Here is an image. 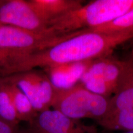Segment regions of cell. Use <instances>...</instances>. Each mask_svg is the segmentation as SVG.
I'll return each instance as SVG.
<instances>
[{"instance_id": "277c9868", "label": "cell", "mask_w": 133, "mask_h": 133, "mask_svg": "<svg viewBox=\"0 0 133 133\" xmlns=\"http://www.w3.org/2000/svg\"><path fill=\"white\" fill-rule=\"evenodd\" d=\"M109 101V98L91 92L78 83L70 89H56L51 107L75 120L90 118L97 121L107 112Z\"/></svg>"}, {"instance_id": "5b68a950", "label": "cell", "mask_w": 133, "mask_h": 133, "mask_svg": "<svg viewBox=\"0 0 133 133\" xmlns=\"http://www.w3.org/2000/svg\"><path fill=\"white\" fill-rule=\"evenodd\" d=\"M4 78L16 85L24 93L37 113L51 107L56 89L45 72L33 69Z\"/></svg>"}, {"instance_id": "4fadbf2b", "label": "cell", "mask_w": 133, "mask_h": 133, "mask_svg": "<svg viewBox=\"0 0 133 133\" xmlns=\"http://www.w3.org/2000/svg\"><path fill=\"white\" fill-rule=\"evenodd\" d=\"M88 31L104 33L133 31V8L107 24Z\"/></svg>"}, {"instance_id": "8fae6325", "label": "cell", "mask_w": 133, "mask_h": 133, "mask_svg": "<svg viewBox=\"0 0 133 133\" xmlns=\"http://www.w3.org/2000/svg\"><path fill=\"white\" fill-rule=\"evenodd\" d=\"M29 2L47 24L84 4L80 0H29Z\"/></svg>"}, {"instance_id": "8992f818", "label": "cell", "mask_w": 133, "mask_h": 133, "mask_svg": "<svg viewBox=\"0 0 133 133\" xmlns=\"http://www.w3.org/2000/svg\"><path fill=\"white\" fill-rule=\"evenodd\" d=\"M73 35L59 37L48 29L44 31H34L1 25L0 48L36 52L54 46Z\"/></svg>"}, {"instance_id": "7c38bea8", "label": "cell", "mask_w": 133, "mask_h": 133, "mask_svg": "<svg viewBox=\"0 0 133 133\" xmlns=\"http://www.w3.org/2000/svg\"><path fill=\"white\" fill-rule=\"evenodd\" d=\"M4 81L7 83L12 96L18 119L19 121H26L29 123L36 117L38 113L34 109L29 98L17 86L12 83L8 82L5 79Z\"/></svg>"}, {"instance_id": "2e32d148", "label": "cell", "mask_w": 133, "mask_h": 133, "mask_svg": "<svg viewBox=\"0 0 133 133\" xmlns=\"http://www.w3.org/2000/svg\"><path fill=\"white\" fill-rule=\"evenodd\" d=\"M0 133H26L25 129H21L18 125L9 123L0 118Z\"/></svg>"}, {"instance_id": "30bf717a", "label": "cell", "mask_w": 133, "mask_h": 133, "mask_svg": "<svg viewBox=\"0 0 133 133\" xmlns=\"http://www.w3.org/2000/svg\"><path fill=\"white\" fill-rule=\"evenodd\" d=\"M91 61L51 66L44 69V72L47 74L55 89L65 90L79 83Z\"/></svg>"}, {"instance_id": "3957f363", "label": "cell", "mask_w": 133, "mask_h": 133, "mask_svg": "<svg viewBox=\"0 0 133 133\" xmlns=\"http://www.w3.org/2000/svg\"><path fill=\"white\" fill-rule=\"evenodd\" d=\"M79 83L91 92L110 98L133 83V59L121 61L109 56L93 60Z\"/></svg>"}, {"instance_id": "7a4b0ae2", "label": "cell", "mask_w": 133, "mask_h": 133, "mask_svg": "<svg viewBox=\"0 0 133 133\" xmlns=\"http://www.w3.org/2000/svg\"><path fill=\"white\" fill-rule=\"evenodd\" d=\"M133 8V0H95L50 21L48 29L64 37L107 24Z\"/></svg>"}, {"instance_id": "e0dca14e", "label": "cell", "mask_w": 133, "mask_h": 133, "mask_svg": "<svg viewBox=\"0 0 133 133\" xmlns=\"http://www.w3.org/2000/svg\"><path fill=\"white\" fill-rule=\"evenodd\" d=\"M4 83V78L3 77H1V76H0V88H1V86L3 84V83Z\"/></svg>"}, {"instance_id": "d6986e66", "label": "cell", "mask_w": 133, "mask_h": 133, "mask_svg": "<svg viewBox=\"0 0 133 133\" xmlns=\"http://www.w3.org/2000/svg\"><path fill=\"white\" fill-rule=\"evenodd\" d=\"M2 25V24H0V25Z\"/></svg>"}, {"instance_id": "5bb4252c", "label": "cell", "mask_w": 133, "mask_h": 133, "mask_svg": "<svg viewBox=\"0 0 133 133\" xmlns=\"http://www.w3.org/2000/svg\"><path fill=\"white\" fill-rule=\"evenodd\" d=\"M0 118L14 125H18L20 122L13 104L11 92L5 81L0 88Z\"/></svg>"}, {"instance_id": "ba28073f", "label": "cell", "mask_w": 133, "mask_h": 133, "mask_svg": "<svg viewBox=\"0 0 133 133\" xmlns=\"http://www.w3.org/2000/svg\"><path fill=\"white\" fill-rule=\"evenodd\" d=\"M0 24L34 31L47 30L48 24L29 1H0Z\"/></svg>"}, {"instance_id": "9a60e30c", "label": "cell", "mask_w": 133, "mask_h": 133, "mask_svg": "<svg viewBox=\"0 0 133 133\" xmlns=\"http://www.w3.org/2000/svg\"><path fill=\"white\" fill-rule=\"evenodd\" d=\"M33 52H34L24 50L0 48V71L17 58Z\"/></svg>"}, {"instance_id": "6da1fadb", "label": "cell", "mask_w": 133, "mask_h": 133, "mask_svg": "<svg viewBox=\"0 0 133 133\" xmlns=\"http://www.w3.org/2000/svg\"><path fill=\"white\" fill-rule=\"evenodd\" d=\"M133 38V31L104 33L92 31L78 32L45 49L22 56L0 72L3 77L37 67L85 62L110 55L114 49Z\"/></svg>"}, {"instance_id": "52a82bcc", "label": "cell", "mask_w": 133, "mask_h": 133, "mask_svg": "<svg viewBox=\"0 0 133 133\" xmlns=\"http://www.w3.org/2000/svg\"><path fill=\"white\" fill-rule=\"evenodd\" d=\"M110 131H133V83L109 98L107 112L97 121Z\"/></svg>"}, {"instance_id": "ac0fdd59", "label": "cell", "mask_w": 133, "mask_h": 133, "mask_svg": "<svg viewBox=\"0 0 133 133\" xmlns=\"http://www.w3.org/2000/svg\"><path fill=\"white\" fill-rule=\"evenodd\" d=\"M99 133V132H97ZM121 133H133V131H124V132H121Z\"/></svg>"}, {"instance_id": "9c48e42d", "label": "cell", "mask_w": 133, "mask_h": 133, "mask_svg": "<svg viewBox=\"0 0 133 133\" xmlns=\"http://www.w3.org/2000/svg\"><path fill=\"white\" fill-rule=\"evenodd\" d=\"M83 124L59 111L49 109L38 113L25 130L26 133H61L76 130Z\"/></svg>"}]
</instances>
